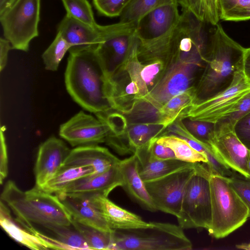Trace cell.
Returning a JSON list of instances; mask_svg holds the SVG:
<instances>
[{
    "instance_id": "1",
    "label": "cell",
    "mask_w": 250,
    "mask_h": 250,
    "mask_svg": "<svg viewBox=\"0 0 250 250\" xmlns=\"http://www.w3.org/2000/svg\"><path fill=\"white\" fill-rule=\"evenodd\" d=\"M97 46L71 47L64 74L71 97L95 114L112 108L107 96L108 79L97 54Z\"/></svg>"
},
{
    "instance_id": "2",
    "label": "cell",
    "mask_w": 250,
    "mask_h": 250,
    "mask_svg": "<svg viewBox=\"0 0 250 250\" xmlns=\"http://www.w3.org/2000/svg\"><path fill=\"white\" fill-rule=\"evenodd\" d=\"M209 37L205 60L207 64L195 91V102L226 89L242 66L245 48L230 38L219 24Z\"/></svg>"
},
{
    "instance_id": "3",
    "label": "cell",
    "mask_w": 250,
    "mask_h": 250,
    "mask_svg": "<svg viewBox=\"0 0 250 250\" xmlns=\"http://www.w3.org/2000/svg\"><path fill=\"white\" fill-rule=\"evenodd\" d=\"M0 199L22 226L35 224L47 228L52 225H72V217L57 195L36 186L23 191L9 180L4 186Z\"/></svg>"
},
{
    "instance_id": "4",
    "label": "cell",
    "mask_w": 250,
    "mask_h": 250,
    "mask_svg": "<svg viewBox=\"0 0 250 250\" xmlns=\"http://www.w3.org/2000/svg\"><path fill=\"white\" fill-rule=\"evenodd\" d=\"M179 59L142 99H136L125 113L131 124L164 122L160 110L171 98L189 89L203 58L197 55Z\"/></svg>"
},
{
    "instance_id": "5",
    "label": "cell",
    "mask_w": 250,
    "mask_h": 250,
    "mask_svg": "<svg viewBox=\"0 0 250 250\" xmlns=\"http://www.w3.org/2000/svg\"><path fill=\"white\" fill-rule=\"evenodd\" d=\"M179 5L176 2L161 6L137 22L139 59L152 62L170 57L175 31L181 16Z\"/></svg>"
},
{
    "instance_id": "6",
    "label": "cell",
    "mask_w": 250,
    "mask_h": 250,
    "mask_svg": "<svg viewBox=\"0 0 250 250\" xmlns=\"http://www.w3.org/2000/svg\"><path fill=\"white\" fill-rule=\"evenodd\" d=\"M190 240L179 225L151 222L147 228L113 229L109 250H190Z\"/></svg>"
},
{
    "instance_id": "7",
    "label": "cell",
    "mask_w": 250,
    "mask_h": 250,
    "mask_svg": "<svg viewBox=\"0 0 250 250\" xmlns=\"http://www.w3.org/2000/svg\"><path fill=\"white\" fill-rule=\"evenodd\" d=\"M211 220L207 230L216 239L224 238L242 226L249 209L229 184V177L211 174Z\"/></svg>"
},
{
    "instance_id": "8",
    "label": "cell",
    "mask_w": 250,
    "mask_h": 250,
    "mask_svg": "<svg viewBox=\"0 0 250 250\" xmlns=\"http://www.w3.org/2000/svg\"><path fill=\"white\" fill-rule=\"evenodd\" d=\"M211 173L207 163H198L196 171L188 181L176 217L183 229H208L211 220L210 185Z\"/></svg>"
},
{
    "instance_id": "9",
    "label": "cell",
    "mask_w": 250,
    "mask_h": 250,
    "mask_svg": "<svg viewBox=\"0 0 250 250\" xmlns=\"http://www.w3.org/2000/svg\"><path fill=\"white\" fill-rule=\"evenodd\" d=\"M41 0H15L0 13L4 38L12 49L27 52L31 41L39 36Z\"/></svg>"
},
{
    "instance_id": "10",
    "label": "cell",
    "mask_w": 250,
    "mask_h": 250,
    "mask_svg": "<svg viewBox=\"0 0 250 250\" xmlns=\"http://www.w3.org/2000/svg\"><path fill=\"white\" fill-rule=\"evenodd\" d=\"M250 92V80L245 75L242 65L226 89L210 98L194 103L181 116L190 120L215 124Z\"/></svg>"
},
{
    "instance_id": "11",
    "label": "cell",
    "mask_w": 250,
    "mask_h": 250,
    "mask_svg": "<svg viewBox=\"0 0 250 250\" xmlns=\"http://www.w3.org/2000/svg\"><path fill=\"white\" fill-rule=\"evenodd\" d=\"M137 22L119 21L101 25L102 41L96 52L107 79L114 74L118 64L126 58L137 42Z\"/></svg>"
},
{
    "instance_id": "12",
    "label": "cell",
    "mask_w": 250,
    "mask_h": 250,
    "mask_svg": "<svg viewBox=\"0 0 250 250\" xmlns=\"http://www.w3.org/2000/svg\"><path fill=\"white\" fill-rule=\"evenodd\" d=\"M195 166L181 169L160 178L145 182L157 210L178 216L186 186L196 171Z\"/></svg>"
},
{
    "instance_id": "13",
    "label": "cell",
    "mask_w": 250,
    "mask_h": 250,
    "mask_svg": "<svg viewBox=\"0 0 250 250\" xmlns=\"http://www.w3.org/2000/svg\"><path fill=\"white\" fill-rule=\"evenodd\" d=\"M110 132L104 121L83 111L62 124L59 128L60 137L75 147L105 142Z\"/></svg>"
},
{
    "instance_id": "14",
    "label": "cell",
    "mask_w": 250,
    "mask_h": 250,
    "mask_svg": "<svg viewBox=\"0 0 250 250\" xmlns=\"http://www.w3.org/2000/svg\"><path fill=\"white\" fill-rule=\"evenodd\" d=\"M209 145L219 158L232 171L250 178L247 168L250 150L241 142L233 130H215Z\"/></svg>"
},
{
    "instance_id": "15",
    "label": "cell",
    "mask_w": 250,
    "mask_h": 250,
    "mask_svg": "<svg viewBox=\"0 0 250 250\" xmlns=\"http://www.w3.org/2000/svg\"><path fill=\"white\" fill-rule=\"evenodd\" d=\"M70 151L62 140L55 137L41 144L34 168L36 187L41 188L59 171Z\"/></svg>"
},
{
    "instance_id": "16",
    "label": "cell",
    "mask_w": 250,
    "mask_h": 250,
    "mask_svg": "<svg viewBox=\"0 0 250 250\" xmlns=\"http://www.w3.org/2000/svg\"><path fill=\"white\" fill-rule=\"evenodd\" d=\"M120 162L102 173L75 181L58 193L107 197L115 188L122 186Z\"/></svg>"
},
{
    "instance_id": "17",
    "label": "cell",
    "mask_w": 250,
    "mask_h": 250,
    "mask_svg": "<svg viewBox=\"0 0 250 250\" xmlns=\"http://www.w3.org/2000/svg\"><path fill=\"white\" fill-rule=\"evenodd\" d=\"M75 221L97 229L112 232L92 196L56 194Z\"/></svg>"
},
{
    "instance_id": "18",
    "label": "cell",
    "mask_w": 250,
    "mask_h": 250,
    "mask_svg": "<svg viewBox=\"0 0 250 250\" xmlns=\"http://www.w3.org/2000/svg\"><path fill=\"white\" fill-rule=\"evenodd\" d=\"M121 160L108 149L98 145L76 147L71 151L62 166H92L94 174L102 173Z\"/></svg>"
},
{
    "instance_id": "19",
    "label": "cell",
    "mask_w": 250,
    "mask_h": 250,
    "mask_svg": "<svg viewBox=\"0 0 250 250\" xmlns=\"http://www.w3.org/2000/svg\"><path fill=\"white\" fill-rule=\"evenodd\" d=\"M123 184L122 187L128 195L143 208L154 212L157 210L139 175L136 155L121 160L119 163Z\"/></svg>"
},
{
    "instance_id": "20",
    "label": "cell",
    "mask_w": 250,
    "mask_h": 250,
    "mask_svg": "<svg viewBox=\"0 0 250 250\" xmlns=\"http://www.w3.org/2000/svg\"><path fill=\"white\" fill-rule=\"evenodd\" d=\"M147 146L134 153L137 158L138 172L144 182L160 178L181 169L193 167L196 163L178 159H155L150 156Z\"/></svg>"
},
{
    "instance_id": "21",
    "label": "cell",
    "mask_w": 250,
    "mask_h": 250,
    "mask_svg": "<svg viewBox=\"0 0 250 250\" xmlns=\"http://www.w3.org/2000/svg\"><path fill=\"white\" fill-rule=\"evenodd\" d=\"M101 25L92 27L66 14L59 24L57 32L72 47L83 48L97 45L101 42Z\"/></svg>"
},
{
    "instance_id": "22",
    "label": "cell",
    "mask_w": 250,
    "mask_h": 250,
    "mask_svg": "<svg viewBox=\"0 0 250 250\" xmlns=\"http://www.w3.org/2000/svg\"><path fill=\"white\" fill-rule=\"evenodd\" d=\"M109 227L112 229H128L147 228L151 222L125 210L109 200L107 197L92 196Z\"/></svg>"
},
{
    "instance_id": "23",
    "label": "cell",
    "mask_w": 250,
    "mask_h": 250,
    "mask_svg": "<svg viewBox=\"0 0 250 250\" xmlns=\"http://www.w3.org/2000/svg\"><path fill=\"white\" fill-rule=\"evenodd\" d=\"M0 224L11 238L24 246L34 250L49 249L47 245L43 240L13 219L10 209L1 200Z\"/></svg>"
},
{
    "instance_id": "24",
    "label": "cell",
    "mask_w": 250,
    "mask_h": 250,
    "mask_svg": "<svg viewBox=\"0 0 250 250\" xmlns=\"http://www.w3.org/2000/svg\"><path fill=\"white\" fill-rule=\"evenodd\" d=\"M168 125L163 122L133 124L127 129L126 153L133 154L158 138Z\"/></svg>"
},
{
    "instance_id": "25",
    "label": "cell",
    "mask_w": 250,
    "mask_h": 250,
    "mask_svg": "<svg viewBox=\"0 0 250 250\" xmlns=\"http://www.w3.org/2000/svg\"><path fill=\"white\" fill-rule=\"evenodd\" d=\"M92 166H62L41 188L51 194H57L75 181L94 174Z\"/></svg>"
},
{
    "instance_id": "26",
    "label": "cell",
    "mask_w": 250,
    "mask_h": 250,
    "mask_svg": "<svg viewBox=\"0 0 250 250\" xmlns=\"http://www.w3.org/2000/svg\"><path fill=\"white\" fill-rule=\"evenodd\" d=\"M182 11H188L199 21L212 25L220 20L219 0H179Z\"/></svg>"
},
{
    "instance_id": "27",
    "label": "cell",
    "mask_w": 250,
    "mask_h": 250,
    "mask_svg": "<svg viewBox=\"0 0 250 250\" xmlns=\"http://www.w3.org/2000/svg\"><path fill=\"white\" fill-rule=\"evenodd\" d=\"M156 142L170 148L179 160L192 163H208L207 157L193 148L181 137L173 135H164L158 137Z\"/></svg>"
},
{
    "instance_id": "28",
    "label": "cell",
    "mask_w": 250,
    "mask_h": 250,
    "mask_svg": "<svg viewBox=\"0 0 250 250\" xmlns=\"http://www.w3.org/2000/svg\"><path fill=\"white\" fill-rule=\"evenodd\" d=\"M196 101L195 89H188L166 103L160 111L164 122L168 125Z\"/></svg>"
},
{
    "instance_id": "29",
    "label": "cell",
    "mask_w": 250,
    "mask_h": 250,
    "mask_svg": "<svg viewBox=\"0 0 250 250\" xmlns=\"http://www.w3.org/2000/svg\"><path fill=\"white\" fill-rule=\"evenodd\" d=\"M179 0H132L123 10L120 21L137 22L145 15L151 10Z\"/></svg>"
},
{
    "instance_id": "30",
    "label": "cell",
    "mask_w": 250,
    "mask_h": 250,
    "mask_svg": "<svg viewBox=\"0 0 250 250\" xmlns=\"http://www.w3.org/2000/svg\"><path fill=\"white\" fill-rule=\"evenodd\" d=\"M72 225L83 237L91 250H109L113 231H103L80 223L73 219Z\"/></svg>"
},
{
    "instance_id": "31",
    "label": "cell",
    "mask_w": 250,
    "mask_h": 250,
    "mask_svg": "<svg viewBox=\"0 0 250 250\" xmlns=\"http://www.w3.org/2000/svg\"><path fill=\"white\" fill-rule=\"evenodd\" d=\"M220 20L239 21L250 20V0H219Z\"/></svg>"
},
{
    "instance_id": "32",
    "label": "cell",
    "mask_w": 250,
    "mask_h": 250,
    "mask_svg": "<svg viewBox=\"0 0 250 250\" xmlns=\"http://www.w3.org/2000/svg\"><path fill=\"white\" fill-rule=\"evenodd\" d=\"M72 46L57 32L55 38L42 54V59L46 70L57 71L60 63L67 51Z\"/></svg>"
},
{
    "instance_id": "33",
    "label": "cell",
    "mask_w": 250,
    "mask_h": 250,
    "mask_svg": "<svg viewBox=\"0 0 250 250\" xmlns=\"http://www.w3.org/2000/svg\"><path fill=\"white\" fill-rule=\"evenodd\" d=\"M71 226L52 225L46 229L51 230L55 238L67 250H91L79 232Z\"/></svg>"
},
{
    "instance_id": "34",
    "label": "cell",
    "mask_w": 250,
    "mask_h": 250,
    "mask_svg": "<svg viewBox=\"0 0 250 250\" xmlns=\"http://www.w3.org/2000/svg\"><path fill=\"white\" fill-rule=\"evenodd\" d=\"M66 14L92 27L99 24L95 21L91 4L87 0H61Z\"/></svg>"
},
{
    "instance_id": "35",
    "label": "cell",
    "mask_w": 250,
    "mask_h": 250,
    "mask_svg": "<svg viewBox=\"0 0 250 250\" xmlns=\"http://www.w3.org/2000/svg\"><path fill=\"white\" fill-rule=\"evenodd\" d=\"M250 112V92L243 97L227 115L215 124V130L227 128L234 130L236 123Z\"/></svg>"
},
{
    "instance_id": "36",
    "label": "cell",
    "mask_w": 250,
    "mask_h": 250,
    "mask_svg": "<svg viewBox=\"0 0 250 250\" xmlns=\"http://www.w3.org/2000/svg\"><path fill=\"white\" fill-rule=\"evenodd\" d=\"M185 123L186 128L195 139L210 146L215 133L214 123L190 120Z\"/></svg>"
},
{
    "instance_id": "37",
    "label": "cell",
    "mask_w": 250,
    "mask_h": 250,
    "mask_svg": "<svg viewBox=\"0 0 250 250\" xmlns=\"http://www.w3.org/2000/svg\"><path fill=\"white\" fill-rule=\"evenodd\" d=\"M132 0H93L99 14L110 18L120 17L124 8Z\"/></svg>"
},
{
    "instance_id": "38",
    "label": "cell",
    "mask_w": 250,
    "mask_h": 250,
    "mask_svg": "<svg viewBox=\"0 0 250 250\" xmlns=\"http://www.w3.org/2000/svg\"><path fill=\"white\" fill-rule=\"evenodd\" d=\"M236 173L229 177V184L248 208L250 218V178Z\"/></svg>"
},
{
    "instance_id": "39",
    "label": "cell",
    "mask_w": 250,
    "mask_h": 250,
    "mask_svg": "<svg viewBox=\"0 0 250 250\" xmlns=\"http://www.w3.org/2000/svg\"><path fill=\"white\" fill-rule=\"evenodd\" d=\"M234 131L241 142L250 150V112L236 123Z\"/></svg>"
},
{
    "instance_id": "40",
    "label": "cell",
    "mask_w": 250,
    "mask_h": 250,
    "mask_svg": "<svg viewBox=\"0 0 250 250\" xmlns=\"http://www.w3.org/2000/svg\"><path fill=\"white\" fill-rule=\"evenodd\" d=\"M157 138L151 141L147 146L150 156L160 160L177 159L170 148L157 143Z\"/></svg>"
},
{
    "instance_id": "41",
    "label": "cell",
    "mask_w": 250,
    "mask_h": 250,
    "mask_svg": "<svg viewBox=\"0 0 250 250\" xmlns=\"http://www.w3.org/2000/svg\"><path fill=\"white\" fill-rule=\"evenodd\" d=\"M146 65H143L141 70L142 79L147 86L162 70L163 64L162 60L150 62Z\"/></svg>"
},
{
    "instance_id": "42",
    "label": "cell",
    "mask_w": 250,
    "mask_h": 250,
    "mask_svg": "<svg viewBox=\"0 0 250 250\" xmlns=\"http://www.w3.org/2000/svg\"><path fill=\"white\" fill-rule=\"evenodd\" d=\"M5 128L1 126L0 130V182L2 184L3 180L8 174V153L4 136Z\"/></svg>"
},
{
    "instance_id": "43",
    "label": "cell",
    "mask_w": 250,
    "mask_h": 250,
    "mask_svg": "<svg viewBox=\"0 0 250 250\" xmlns=\"http://www.w3.org/2000/svg\"><path fill=\"white\" fill-rule=\"evenodd\" d=\"M12 49L10 42L5 38L0 39V71L1 72L5 67L7 61L8 53Z\"/></svg>"
},
{
    "instance_id": "44",
    "label": "cell",
    "mask_w": 250,
    "mask_h": 250,
    "mask_svg": "<svg viewBox=\"0 0 250 250\" xmlns=\"http://www.w3.org/2000/svg\"><path fill=\"white\" fill-rule=\"evenodd\" d=\"M242 65L245 75L250 80V47L245 48L243 56Z\"/></svg>"
},
{
    "instance_id": "45",
    "label": "cell",
    "mask_w": 250,
    "mask_h": 250,
    "mask_svg": "<svg viewBox=\"0 0 250 250\" xmlns=\"http://www.w3.org/2000/svg\"><path fill=\"white\" fill-rule=\"evenodd\" d=\"M125 92L127 95H136L134 97L135 99L139 93V89L137 84L132 81L126 86Z\"/></svg>"
},
{
    "instance_id": "46",
    "label": "cell",
    "mask_w": 250,
    "mask_h": 250,
    "mask_svg": "<svg viewBox=\"0 0 250 250\" xmlns=\"http://www.w3.org/2000/svg\"><path fill=\"white\" fill-rule=\"evenodd\" d=\"M15 0H0V13L9 6Z\"/></svg>"
},
{
    "instance_id": "47",
    "label": "cell",
    "mask_w": 250,
    "mask_h": 250,
    "mask_svg": "<svg viewBox=\"0 0 250 250\" xmlns=\"http://www.w3.org/2000/svg\"><path fill=\"white\" fill-rule=\"evenodd\" d=\"M236 247L237 249L250 250V243H244L236 245Z\"/></svg>"
},
{
    "instance_id": "48",
    "label": "cell",
    "mask_w": 250,
    "mask_h": 250,
    "mask_svg": "<svg viewBox=\"0 0 250 250\" xmlns=\"http://www.w3.org/2000/svg\"><path fill=\"white\" fill-rule=\"evenodd\" d=\"M247 168H248V174L250 177V156H249V157L248 160Z\"/></svg>"
}]
</instances>
